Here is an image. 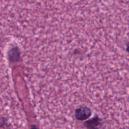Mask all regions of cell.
<instances>
[{"mask_svg":"<svg viewBox=\"0 0 129 129\" xmlns=\"http://www.w3.org/2000/svg\"><path fill=\"white\" fill-rule=\"evenodd\" d=\"M31 129H37L36 128H35V127H32V128H31Z\"/></svg>","mask_w":129,"mask_h":129,"instance_id":"obj_1","label":"cell"},{"mask_svg":"<svg viewBox=\"0 0 129 129\" xmlns=\"http://www.w3.org/2000/svg\"><path fill=\"white\" fill-rule=\"evenodd\" d=\"M39 87H40V85H39ZM40 88H39V89H40Z\"/></svg>","mask_w":129,"mask_h":129,"instance_id":"obj_2","label":"cell"}]
</instances>
